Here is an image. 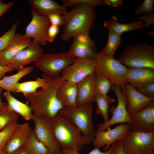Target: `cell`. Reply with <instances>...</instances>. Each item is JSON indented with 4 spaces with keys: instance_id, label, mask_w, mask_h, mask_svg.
Listing matches in <instances>:
<instances>
[{
    "instance_id": "obj_1",
    "label": "cell",
    "mask_w": 154,
    "mask_h": 154,
    "mask_svg": "<svg viewBox=\"0 0 154 154\" xmlns=\"http://www.w3.org/2000/svg\"><path fill=\"white\" fill-rule=\"evenodd\" d=\"M98 4L97 0H69V5L73 7L71 10L62 15L63 23L61 40L67 41L80 33H89L96 18L94 7Z\"/></svg>"
},
{
    "instance_id": "obj_2",
    "label": "cell",
    "mask_w": 154,
    "mask_h": 154,
    "mask_svg": "<svg viewBox=\"0 0 154 154\" xmlns=\"http://www.w3.org/2000/svg\"><path fill=\"white\" fill-rule=\"evenodd\" d=\"M46 83L38 91L24 95L30 104L34 116L43 117L50 122L64 107L58 99L56 91L65 81L61 76L57 78L43 74Z\"/></svg>"
},
{
    "instance_id": "obj_3",
    "label": "cell",
    "mask_w": 154,
    "mask_h": 154,
    "mask_svg": "<svg viewBox=\"0 0 154 154\" xmlns=\"http://www.w3.org/2000/svg\"><path fill=\"white\" fill-rule=\"evenodd\" d=\"M50 123L54 136L60 148L78 151L86 144L80 131L66 117L58 114Z\"/></svg>"
},
{
    "instance_id": "obj_4",
    "label": "cell",
    "mask_w": 154,
    "mask_h": 154,
    "mask_svg": "<svg viewBox=\"0 0 154 154\" xmlns=\"http://www.w3.org/2000/svg\"><path fill=\"white\" fill-rule=\"evenodd\" d=\"M92 103H87L75 107H64L59 112L70 120L80 131L86 144L94 139L96 130L93 124Z\"/></svg>"
},
{
    "instance_id": "obj_5",
    "label": "cell",
    "mask_w": 154,
    "mask_h": 154,
    "mask_svg": "<svg viewBox=\"0 0 154 154\" xmlns=\"http://www.w3.org/2000/svg\"><path fill=\"white\" fill-rule=\"evenodd\" d=\"M118 60L128 68L154 69V47L146 42L131 45L119 55Z\"/></svg>"
},
{
    "instance_id": "obj_6",
    "label": "cell",
    "mask_w": 154,
    "mask_h": 154,
    "mask_svg": "<svg viewBox=\"0 0 154 154\" xmlns=\"http://www.w3.org/2000/svg\"><path fill=\"white\" fill-rule=\"evenodd\" d=\"M96 68L108 79L113 85L121 88L126 83L128 67L122 64L113 56L101 52L94 58Z\"/></svg>"
},
{
    "instance_id": "obj_7",
    "label": "cell",
    "mask_w": 154,
    "mask_h": 154,
    "mask_svg": "<svg viewBox=\"0 0 154 154\" xmlns=\"http://www.w3.org/2000/svg\"><path fill=\"white\" fill-rule=\"evenodd\" d=\"M76 58L68 52L43 53L34 62L35 66L47 75L59 77L66 68L72 64Z\"/></svg>"
},
{
    "instance_id": "obj_8",
    "label": "cell",
    "mask_w": 154,
    "mask_h": 154,
    "mask_svg": "<svg viewBox=\"0 0 154 154\" xmlns=\"http://www.w3.org/2000/svg\"><path fill=\"white\" fill-rule=\"evenodd\" d=\"M122 141L125 154H154V132L130 130Z\"/></svg>"
},
{
    "instance_id": "obj_9",
    "label": "cell",
    "mask_w": 154,
    "mask_h": 154,
    "mask_svg": "<svg viewBox=\"0 0 154 154\" xmlns=\"http://www.w3.org/2000/svg\"><path fill=\"white\" fill-rule=\"evenodd\" d=\"M112 90L115 94L117 100L116 106H113L110 111L112 117L106 123L99 124L97 129L106 131L110 126L117 123H125L131 124L132 121L127 109V101L123 90L119 86L113 85Z\"/></svg>"
},
{
    "instance_id": "obj_10",
    "label": "cell",
    "mask_w": 154,
    "mask_h": 154,
    "mask_svg": "<svg viewBox=\"0 0 154 154\" xmlns=\"http://www.w3.org/2000/svg\"><path fill=\"white\" fill-rule=\"evenodd\" d=\"M96 69L94 58H76L72 64L62 71L61 75L65 81L77 84Z\"/></svg>"
},
{
    "instance_id": "obj_11",
    "label": "cell",
    "mask_w": 154,
    "mask_h": 154,
    "mask_svg": "<svg viewBox=\"0 0 154 154\" xmlns=\"http://www.w3.org/2000/svg\"><path fill=\"white\" fill-rule=\"evenodd\" d=\"M32 19L26 27L25 37L33 39V41L42 46L48 42L47 32L50 25L47 17L41 15L33 9H31Z\"/></svg>"
},
{
    "instance_id": "obj_12",
    "label": "cell",
    "mask_w": 154,
    "mask_h": 154,
    "mask_svg": "<svg viewBox=\"0 0 154 154\" xmlns=\"http://www.w3.org/2000/svg\"><path fill=\"white\" fill-rule=\"evenodd\" d=\"M130 125L120 123L114 128H108L106 131L97 129L92 142L94 148L100 149L105 146L103 150L106 151L114 142L122 140L130 130Z\"/></svg>"
},
{
    "instance_id": "obj_13",
    "label": "cell",
    "mask_w": 154,
    "mask_h": 154,
    "mask_svg": "<svg viewBox=\"0 0 154 154\" xmlns=\"http://www.w3.org/2000/svg\"><path fill=\"white\" fill-rule=\"evenodd\" d=\"M34 123L33 130L36 138L44 144L49 152L54 153L60 150L56 140L52 129L51 123L45 119L33 116Z\"/></svg>"
},
{
    "instance_id": "obj_14",
    "label": "cell",
    "mask_w": 154,
    "mask_h": 154,
    "mask_svg": "<svg viewBox=\"0 0 154 154\" xmlns=\"http://www.w3.org/2000/svg\"><path fill=\"white\" fill-rule=\"evenodd\" d=\"M129 114L132 121L130 130L154 132V100L140 110Z\"/></svg>"
},
{
    "instance_id": "obj_15",
    "label": "cell",
    "mask_w": 154,
    "mask_h": 154,
    "mask_svg": "<svg viewBox=\"0 0 154 154\" xmlns=\"http://www.w3.org/2000/svg\"><path fill=\"white\" fill-rule=\"evenodd\" d=\"M43 52L40 45L32 40L30 45L19 52L8 66L18 72L25 66L34 62Z\"/></svg>"
},
{
    "instance_id": "obj_16",
    "label": "cell",
    "mask_w": 154,
    "mask_h": 154,
    "mask_svg": "<svg viewBox=\"0 0 154 154\" xmlns=\"http://www.w3.org/2000/svg\"><path fill=\"white\" fill-rule=\"evenodd\" d=\"M31 39L21 34H16L7 45L0 52V65L8 66L19 52L30 45Z\"/></svg>"
},
{
    "instance_id": "obj_17",
    "label": "cell",
    "mask_w": 154,
    "mask_h": 154,
    "mask_svg": "<svg viewBox=\"0 0 154 154\" xmlns=\"http://www.w3.org/2000/svg\"><path fill=\"white\" fill-rule=\"evenodd\" d=\"M32 131L28 123H18L3 150L8 154H12L24 147Z\"/></svg>"
},
{
    "instance_id": "obj_18",
    "label": "cell",
    "mask_w": 154,
    "mask_h": 154,
    "mask_svg": "<svg viewBox=\"0 0 154 154\" xmlns=\"http://www.w3.org/2000/svg\"><path fill=\"white\" fill-rule=\"evenodd\" d=\"M126 82L136 89L143 88L154 82V69L128 68Z\"/></svg>"
},
{
    "instance_id": "obj_19",
    "label": "cell",
    "mask_w": 154,
    "mask_h": 154,
    "mask_svg": "<svg viewBox=\"0 0 154 154\" xmlns=\"http://www.w3.org/2000/svg\"><path fill=\"white\" fill-rule=\"evenodd\" d=\"M122 88L126 98L127 109L129 114L138 111L154 100V98L145 96L127 83Z\"/></svg>"
},
{
    "instance_id": "obj_20",
    "label": "cell",
    "mask_w": 154,
    "mask_h": 154,
    "mask_svg": "<svg viewBox=\"0 0 154 154\" xmlns=\"http://www.w3.org/2000/svg\"><path fill=\"white\" fill-rule=\"evenodd\" d=\"M76 106L94 102L95 96L94 73L77 84Z\"/></svg>"
},
{
    "instance_id": "obj_21",
    "label": "cell",
    "mask_w": 154,
    "mask_h": 154,
    "mask_svg": "<svg viewBox=\"0 0 154 154\" xmlns=\"http://www.w3.org/2000/svg\"><path fill=\"white\" fill-rule=\"evenodd\" d=\"M77 84L65 81L58 87L56 91L57 97L64 107H76Z\"/></svg>"
},
{
    "instance_id": "obj_22",
    "label": "cell",
    "mask_w": 154,
    "mask_h": 154,
    "mask_svg": "<svg viewBox=\"0 0 154 154\" xmlns=\"http://www.w3.org/2000/svg\"><path fill=\"white\" fill-rule=\"evenodd\" d=\"M29 4L32 9L39 14L46 16L53 13L63 15L67 11V7L52 0H30Z\"/></svg>"
},
{
    "instance_id": "obj_23",
    "label": "cell",
    "mask_w": 154,
    "mask_h": 154,
    "mask_svg": "<svg viewBox=\"0 0 154 154\" xmlns=\"http://www.w3.org/2000/svg\"><path fill=\"white\" fill-rule=\"evenodd\" d=\"M104 27L121 35L125 32L132 31L145 27L143 22L141 20L123 23L119 22L117 18L112 15L110 19L105 21L103 23Z\"/></svg>"
},
{
    "instance_id": "obj_24",
    "label": "cell",
    "mask_w": 154,
    "mask_h": 154,
    "mask_svg": "<svg viewBox=\"0 0 154 154\" xmlns=\"http://www.w3.org/2000/svg\"><path fill=\"white\" fill-rule=\"evenodd\" d=\"M3 95L7 102V107L9 110L20 115L25 120H32L33 115L30 106L16 99L10 92L6 91Z\"/></svg>"
},
{
    "instance_id": "obj_25",
    "label": "cell",
    "mask_w": 154,
    "mask_h": 154,
    "mask_svg": "<svg viewBox=\"0 0 154 154\" xmlns=\"http://www.w3.org/2000/svg\"><path fill=\"white\" fill-rule=\"evenodd\" d=\"M68 52L76 58H94L97 55L96 45H90L72 41Z\"/></svg>"
},
{
    "instance_id": "obj_26",
    "label": "cell",
    "mask_w": 154,
    "mask_h": 154,
    "mask_svg": "<svg viewBox=\"0 0 154 154\" xmlns=\"http://www.w3.org/2000/svg\"><path fill=\"white\" fill-rule=\"evenodd\" d=\"M33 68V66H29L24 68L14 75L4 76L0 80V87L6 91L13 92L15 84L23 76L31 72Z\"/></svg>"
},
{
    "instance_id": "obj_27",
    "label": "cell",
    "mask_w": 154,
    "mask_h": 154,
    "mask_svg": "<svg viewBox=\"0 0 154 154\" xmlns=\"http://www.w3.org/2000/svg\"><path fill=\"white\" fill-rule=\"evenodd\" d=\"M46 80L42 77L36 80L23 82L17 83L15 86L13 93L21 92L24 95L37 92L39 88H42L46 83Z\"/></svg>"
},
{
    "instance_id": "obj_28",
    "label": "cell",
    "mask_w": 154,
    "mask_h": 154,
    "mask_svg": "<svg viewBox=\"0 0 154 154\" xmlns=\"http://www.w3.org/2000/svg\"><path fill=\"white\" fill-rule=\"evenodd\" d=\"M115 99L112 97L106 96L96 95L95 96L94 102L97 104L96 113L102 116L104 123H107L110 119L109 110L110 104L115 101Z\"/></svg>"
},
{
    "instance_id": "obj_29",
    "label": "cell",
    "mask_w": 154,
    "mask_h": 154,
    "mask_svg": "<svg viewBox=\"0 0 154 154\" xmlns=\"http://www.w3.org/2000/svg\"><path fill=\"white\" fill-rule=\"evenodd\" d=\"M94 74L95 95H107L112 90L113 84L96 68Z\"/></svg>"
},
{
    "instance_id": "obj_30",
    "label": "cell",
    "mask_w": 154,
    "mask_h": 154,
    "mask_svg": "<svg viewBox=\"0 0 154 154\" xmlns=\"http://www.w3.org/2000/svg\"><path fill=\"white\" fill-rule=\"evenodd\" d=\"M108 31L107 43L101 52L106 54L113 56L116 50L121 44V35L111 30Z\"/></svg>"
},
{
    "instance_id": "obj_31",
    "label": "cell",
    "mask_w": 154,
    "mask_h": 154,
    "mask_svg": "<svg viewBox=\"0 0 154 154\" xmlns=\"http://www.w3.org/2000/svg\"><path fill=\"white\" fill-rule=\"evenodd\" d=\"M24 147L29 154H47L49 152L45 146L36 138L33 131Z\"/></svg>"
},
{
    "instance_id": "obj_32",
    "label": "cell",
    "mask_w": 154,
    "mask_h": 154,
    "mask_svg": "<svg viewBox=\"0 0 154 154\" xmlns=\"http://www.w3.org/2000/svg\"><path fill=\"white\" fill-rule=\"evenodd\" d=\"M19 115L13 111L9 110L7 107L0 109V131L9 124L17 121Z\"/></svg>"
},
{
    "instance_id": "obj_33",
    "label": "cell",
    "mask_w": 154,
    "mask_h": 154,
    "mask_svg": "<svg viewBox=\"0 0 154 154\" xmlns=\"http://www.w3.org/2000/svg\"><path fill=\"white\" fill-rule=\"evenodd\" d=\"M18 124L17 121L10 123L0 131V151L5 147Z\"/></svg>"
},
{
    "instance_id": "obj_34",
    "label": "cell",
    "mask_w": 154,
    "mask_h": 154,
    "mask_svg": "<svg viewBox=\"0 0 154 154\" xmlns=\"http://www.w3.org/2000/svg\"><path fill=\"white\" fill-rule=\"evenodd\" d=\"M19 22L16 21L8 30L0 37V52L9 44L16 34Z\"/></svg>"
},
{
    "instance_id": "obj_35",
    "label": "cell",
    "mask_w": 154,
    "mask_h": 154,
    "mask_svg": "<svg viewBox=\"0 0 154 154\" xmlns=\"http://www.w3.org/2000/svg\"><path fill=\"white\" fill-rule=\"evenodd\" d=\"M154 1L144 0L141 4L137 7L134 11V14L138 15L141 14H152L154 10Z\"/></svg>"
},
{
    "instance_id": "obj_36",
    "label": "cell",
    "mask_w": 154,
    "mask_h": 154,
    "mask_svg": "<svg viewBox=\"0 0 154 154\" xmlns=\"http://www.w3.org/2000/svg\"><path fill=\"white\" fill-rule=\"evenodd\" d=\"M116 142L114 143L106 151L102 152L98 149L94 148L88 154H114L115 150ZM64 154H80L78 151L71 149H62L61 150Z\"/></svg>"
},
{
    "instance_id": "obj_37",
    "label": "cell",
    "mask_w": 154,
    "mask_h": 154,
    "mask_svg": "<svg viewBox=\"0 0 154 154\" xmlns=\"http://www.w3.org/2000/svg\"><path fill=\"white\" fill-rule=\"evenodd\" d=\"M89 34V33L85 32L78 33L72 37L73 41L82 44L96 45L95 42L90 38Z\"/></svg>"
},
{
    "instance_id": "obj_38",
    "label": "cell",
    "mask_w": 154,
    "mask_h": 154,
    "mask_svg": "<svg viewBox=\"0 0 154 154\" xmlns=\"http://www.w3.org/2000/svg\"><path fill=\"white\" fill-rule=\"evenodd\" d=\"M62 15L58 13H53L47 15L50 25L56 26L60 27L62 26L63 23Z\"/></svg>"
},
{
    "instance_id": "obj_39",
    "label": "cell",
    "mask_w": 154,
    "mask_h": 154,
    "mask_svg": "<svg viewBox=\"0 0 154 154\" xmlns=\"http://www.w3.org/2000/svg\"><path fill=\"white\" fill-rule=\"evenodd\" d=\"M60 32L59 27L56 26L50 25L47 32L48 42L51 43L54 41L57 35Z\"/></svg>"
},
{
    "instance_id": "obj_40",
    "label": "cell",
    "mask_w": 154,
    "mask_h": 154,
    "mask_svg": "<svg viewBox=\"0 0 154 154\" xmlns=\"http://www.w3.org/2000/svg\"><path fill=\"white\" fill-rule=\"evenodd\" d=\"M136 89L145 96L154 98V82L143 88Z\"/></svg>"
},
{
    "instance_id": "obj_41",
    "label": "cell",
    "mask_w": 154,
    "mask_h": 154,
    "mask_svg": "<svg viewBox=\"0 0 154 154\" xmlns=\"http://www.w3.org/2000/svg\"><path fill=\"white\" fill-rule=\"evenodd\" d=\"M137 19L145 22L143 23L145 27H149L154 23V15L153 14H145L138 17Z\"/></svg>"
},
{
    "instance_id": "obj_42",
    "label": "cell",
    "mask_w": 154,
    "mask_h": 154,
    "mask_svg": "<svg viewBox=\"0 0 154 154\" xmlns=\"http://www.w3.org/2000/svg\"><path fill=\"white\" fill-rule=\"evenodd\" d=\"M13 4V1H11L8 3H4L2 0H0V17L8 12Z\"/></svg>"
},
{
    "instance_id": "obj_43",
    "label": "cell",
    "mask_w": 154,
    "mask_h": 154,
    "mask_svg": "<svg viewBox=\"0 0 154 154\" xmlns=\"http://www.w3.org/2000/svg\"><path fill=\"white\" fill-rule=\"evenodd\" d=\"M105 5H107L113 7H117L121 5L123 3L121 0H103Z\"/></svg>"
},
{
    "instance_id": "obj_44",
    "label": "cell",
    "mask_w": 154,
    "mask_h": 154,
    "mask_svg": "<svg viewBox=\"0 0 154 154\" xmlns=\"http://www.w3.org/2000/svg\"><path fill=\"white\" fill-rule=\"evenodd\" d=\"M14 70L13 68L9 66H5L0 65V80L5 76L6 73L12 71Z\"/></svg>"
},
{
    "instance_id": "obj_45",
    "label": "cell",
    "mask_w": 154,
    "mask_h": 154,
    "mask_svg": "<svg viewBox=\"0 0 154 154\" xmlns=\"http://www.w3.org/2000/svg\"><path fill=\"white\" fill-rule=\"evenodd\" d=\"M114 154H125L123 149L122 140L116 142L115 150Z\"/></svg>"
},
{
    "instance_id": "obj_46",
    "label": "cell",
    "mask_w": 154,
    "mask_h": 154,
    "mask_svg": "<svg viewBox=\"0 0 154 154\" xmlns=\"http://www.w3.org/2000/svg\"><path fill=\"white\" fill-rule=\"evenodd\" d=\"M12 154H29L25 149V147H24L16 151L15 152Z\"/></svg>"
},
{
    "instance_id": "obj_47",
    "label": "cell",
    "mask_w": 154,
    "mask_h": 154,
    "mask_svg": "<svg viewBox=\"0 0 154 154\" xmlns=\"http://www.w3.org/2000/svg\"><path fill=\"white\" fill-rule=\"evenodd\" d=\"M3 89L2 88L0 87V109H4L6 108L7 105V103L4 104L2 102L1 98V94Z\"/></svg>"
},
{
    "instance_id": "obj_48",
    "label": "cell",
    "mask_w": 154,
    "mask_h": 154,
    "mask_svg": "<svg viewBox=\"0 0 154 154\" xmlns=\"http://www.w3.org/2000/svg\"><path fill=\"white\" fill-rule=\"evenodd\" d=\"M47 154H64L61 150L56 152L54 153H52L50 152L48 153Z\"/></svg>"
},
{
    "instance_id": "obj_49",
    "label": "cell",
    "mask_w": 154,
    "mask_h": 154,
    "mask_svg": "<svg viewBox=\"0 0 154 154\" xmlns=\"http://www.w3.org/2000/svg\"><path fill=\"white\" fill-rule=\"evenodd\" d=\"M0 154H8L6 153L3 150L0 151Z\"/></svg>"
}]
</instances>
